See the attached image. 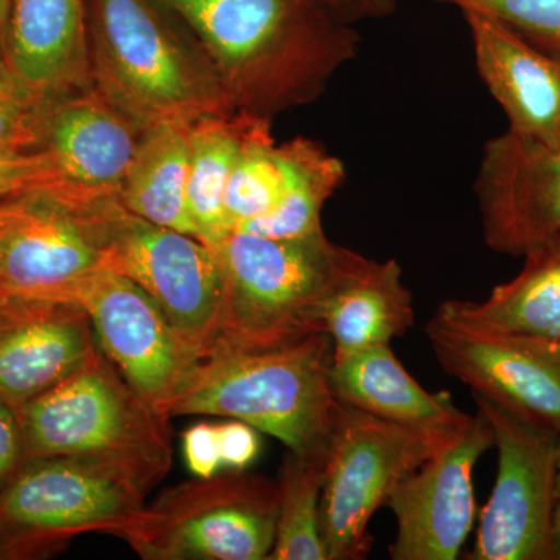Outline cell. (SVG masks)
I'll return each instance as SVG.
<instances>
[{"label":"cell","mask_w":560,"mask_h":560,"mask_svg":"<svg viewBox=\"0 0 560 560\" xmlns=\"http://www.w3.org/2000/svg\"><path fill=\"white\" fill-rule=\"evenodd\" d=\"M88 38L92 88L140 130L234 113L200 44L161 0H88Z\"/></svg>","instance_id":"obj_2"},{"label":"cell","mask_w":560,"mask_h":560,"mask_svg":"<svg viewBox=\"0 0 560 560\" xmlns=\"http://www.w3.org/2000/svg\"><path fill=\"white\" fill-rule=\"evenodd\" d=\"M98 349L80 305L0 298V400L14 410L65 381Z\"/></svg>","instance_id":"obj_17"},{"label":"cell","mask_w":560,"mask_h":560,"mask_svg":"<svg viewBox=\"0 0 560 560\" xmlns=\"http://www.w3.org/2000/svg\"><path fill=\"white\" fill-rule=\"evenodd\" d=\"M18 412L28 458L103 460L150 488L171 470L168 420L125 381L102 349Z\"/></svg>","instance_id":"obj_5"},{"label":"cell","mask_w":560,"mask_h":560,"mask_svg":"<svg viewBox=\"0 0 560 560\" xmlns=\"http://www.w3.org/2000/svg\"><path fill=\"white\" fill-rule=\"evenodd\" d=\"M187 130L164 124L142 132L125 176L120 202L140 219L197 238L187 202Z\"/></svg>","instance_id":"obj_23"},{"label":"cell","mask_w":560,"mask_h":560,"mask_svg":"<svg viewBox=\"0 0 560 560\" xmlns=\"http://www.w3.org/2000/svg\"><path fill=\"white\" fill-rule=\"evenodd\" d=\"M189 28L234 113L312 105L359 55L360 35L318 0H161Z\"/></svg>","instance_id":"obj_1"},{"label":"cell","mask_w":560,"mask_h":560,"mask_svg":"<svg viewBox=\"0 0 560 560\" xmlns=\"http://www.w3.org/2000/svg\"><path fill=\"white\" fill-rule=\"evenodd\" d=\"M560 499V436L558 442V467H556V500Z\"/></svg>","instance_id":"obj_37"},{"label":"cell","mask_w":560,"mask_h":560,"mask_svg":"<svg viewBox=\"0 0 560 560\" xmlns=\"http://www.w3.org/2000/svg\"><path fill=\"white\" fill-rule=\"evenodd\" d=\"M184 456L195 478H210L223 469L215 423L200 422L183 434Z\"/></svg>","instance_id":"obj_33"},{"label":"cell","mask_w":560,"mask_h":560,"mask_svg":"<svg viewBox=\"0 0 560 560\" xmlns=\"http://www.w3.org/2000/svg\"><path fill=\"white\" fill-rule=\"evenodd\" d=\"M270 119L257 117L232 167L224 194L228 230L235 232L278 205L283 175Z\"/></svg>","instance_id":"obj_27"},{"label":"cell","mask_w":560,"mask_h":560,"mask_svg":"<svg viewBox=\"0 0 560 560\" xmlns=\"http://www.w3.org/2000/svg\"><path fill=\"white\" fill-rule=\"evenodd\" d=\"M330 382L340 404L410 429L455 433L470 416L456 407L448 390L422 388L390 345L334 357Z\"/></svg>","instance_id":"obj_20"},{"label":"cell","mask_w":560,"mask_h":560,"mask_svg":"<svg viewBox=\"0 0 560 560\" xmlns=\"http://www.w3.org/2000/svg\"><path fill=\"white\" fill-rule=\"evenodd\" d=\"M425 335L442 370L471 394L560 434V341L470 326L438 311Z\"/></svg>","instance_id":"obj_12"},{"label":"cell","mask_w":560,"mask_h":560,"mask_svg":"<svg viewBox=\"0 0 560 560\" xmlns=\"http://www.w3.org/2000/svg\"><path fill=\"white\" fill-rule=\"evenodd\" d=\"M94 208L47 191L0 200V289L3 296L58 301L101 268Z\"/></svg>","instance_id":"obj_14"},{"label":"cell","mask_w":560,"mask_h":560,"mask_svg":"<svg viewBox=\"0 0 560 560\" xmlns=\"http://www.w3.org/2000/svg\"><path fill=\"white\" fill-rule=\"evenodd\" d=\"M481 13L517 32L534 46L560 57V0H431Z\"/></svg>","instance_id":"obj_28"},{"label":"cell","mask_w":560,"mask_h":560,"mask_svg":"<svg viewBox=\"0 0 560 560\" xmlns=\"http://www.w3.org/2000/svg\"><path fill=\"white\" fill-rule=\"evenodd\" d=\"M2 296H3L2 289H0V298H2Z\"/></svg>","instance_id":"obj_38"},{"label":"cell","mask_w":560,"mask_h":560,"mask_svg":"<svg viewBox=\"0 0 560 560\" xmlns=\"http://www.w3.org/2000/svg\"><path fill=\"white\" fill-rule=\"evenodd\" d=\"M499 452L492 493L480 514L471 560H552L559 433L471 394Z\"/></svg>","instance_id":"obj_10"},{"label":"cell","mask_w":560,"mask_h":560,"mask_svg":"<svg viewBox=\"0 0 560 560\" xmlns=\"http://www.w3.org/2000/svg\"><path fill=\"white\" fill-rule=\"evenodd\" d=\"M217 436L223 469L245 470L259 456L260 441L257 430L242 420L219 423Z\"/></svg>","instance_id":"obj_31"},{"label":"cell","mask_w":560,"mask_h":560,"mask_svg":"<svg viewBox=\"0 0 560 560\" xmlns=\"http://www.w3.org/2000/svg\"><path fill=\"white\" fill-rule=\"evenodd\" d=\"M412 293L396 260L364 259L338 290L327 311L334 357L390 345L415 326Z\"/></svg>","instance_id":"obj_21"},{"label":"cell","mask_w":560,"mask_h":560,"mask_svg":"<svg viewBox=\"0 0 560 560\" xmlns=\"http://www.w3.org/2000/svg\"><path fill=\"white\" fill-rule=\"evenodd\" d=\"M101 268L132 280L176 330L205 353L219 313V254L183 232L158 226L120 201L94 208Z\"/></svg>","instance_id":"obj_9"},{"label":"cell","mask_w":560,"mask_h":560,"mask_svg":"<svg viewBox=\"0 0 560 560\" xmlns=\"http://www.w3.org/2000/svg\"><path fill=\"white\" fill-rule=\"evenodd\" d=\"M493 447V430L480 410L458 433L411 471L386 506L396 517L393 560H455L477 521L474 471Z\"/></svg>","instance_id":"obj_13"},{"label":"cell","mask_w":560,"mask_h":560,"mask_svg":"<svg viewBox=\"0 0 560 560\" xmlns=\"http://www.w3.org/2000/svg\"><path fill=\"white\" fill-rule=\"evenodd\" d=\"M219 254L221 298L208 350L282 348L327 334V311L366 257L326 232L302 238L231 232Z\"/></svg>","instance_id":"obj_3"},{"label":"cell","mask_w":560,"mask_h":560,"mask_svg":"<svg viewBox=\"0 0 560 560\" xmlns=\"http://www.w3.org/2000/svg\"><path fill=\"white\" fill-rule=\"evenodd\" d=\"M318 2L349 24L385 20L397 9V0H318Z\"/></svg>","instance_id":"obj_34"},{"label":"cell","mask_w":560,"mask_h":560,"mask_svg":"<svg viewBox=\"0 0 560 560\" xmlns=\"http://www.w3.org/2000/svg\"><path fill=\"white\" fill-rule=\"evenodd\" d=\"M329 335L265 350H208L168 408L248 423L305 456H326L341 404L330 382Z\"/></svg>","instance_id":"obj_4"},{"label":"cell","mask_w":560,"mask_h":560,"mask_svg":"<svg viewBox=\"0 0 560 560\" xmlns=\"http://www.w3.org/2000/svg\"><path fill=\"white\" fill-rule=\"evenodd\" d=\"M278 481L243 470L180 482L116 536L147 560H265L278 522Z\"/></svg>","instance_id":"obj_6"},{"label":"cell","mask_w":560,"mask_h":560,"mask_svg":"<svg viewBox=\"0 0 560 560\" xmlns=\"http://www.w3.org/2000/svg\"><path fill=\"white\" fill-rule=\"evenodd\" d=\"M90 316L98 348L158 415L167 419L202 352L173 327L149 294L119 272L97 268L60 300Z\"/></svg>","instance_id":"obj_11"},{"label":"cell","mask_w":560,"mask_h":560,"mask_svg":"<svg viewBox=\"0 0 560 560\" xmlns=\"http://www.w3.org/2000/svg\"><path fill=\"white\" fill-rule=\"evenodd\" d=\"M150 489L103 460L28 458L0 492V560L46 558L91 530L116 534Z\"/></svg>","instance_id":"obj_7"},{"label":"cell","mask_w":560,"mask_h":560,"mask_svg":"<svg viewBox=\"0 0 560 560\" xmlns=\"http://www.w3.org/2000/svg\"><path fill=\"white\" fill-rule=\"evenodd\" d=\"M486 245L523 257L560 234V147L504 131L482 149L474 184Z\"/></svg>","instance_id":"obj_15"},{"label":"cell","mask_w":560,"mask_h":560,"mask_svg":"<svg viewBox=\"0 0 560 560\" xmlns=\"http://www.w3.org/2000/svg\"><path fill=\"white\" fill-rule=\"evenodd\" d=\"M11 0H0V62H3L5 54L7 22H9Z\"/></svg>","instance_id":"obj_36"},{"label":"cell","mask_w":560,"mask_h":560,"mask_svg":"<svg viewBox=\"0 0 560 560\" xmlns=\"http://www.w3.org/2000/svg\"><path fill=\"white\" fill-rule=\"evenodd\" d=\"M278 156L283 175L282 197L267 215L235 232L279 241L323 232L320 215L326 202L345 184V164L326 147L302 136L278 143Z\"/></svg>","instance_id":"obj_24"},{"label":"cell","mask_w":560,"mask_h":560,"mask_svg":"<svg viewBox=\"0 0 560 560\" xmlns=\"http://www.w3.org/2000/svg\"><path fill=\"white\" fill-rule=\"evenodd\" d=\"M257 117L230 113L191 125L189 135V202L198 241L217 246L231 234L224 217V194L234 162Z\"/></svg>","instance_id":"obj_25"},{"label":"cell","mask_w":560,"mask_h":560,"mask_svg":"<svg viewBox=\"0 0 560 560\" xmlns=\"http://www.w3.org/2000/svg\"><path fill=\"white\" fill-rule=\"evenodd\" d=\"M20 412L0 400V492L27 463Z\"/></svg>","instance_id":"obj_32"},{"label":"cell","mask_w":560,"mask_h":560,"mask_svg":"<svg viewBox=\"0 0 560 560\" xmlns=\"http://www.w3.org/2000/svg\"><path fill=\"white\" fill-rule=\"evenodd\" d=\"M46 113L28 98L0 62V151L39 150Z\"/></svg>","instance_id":"obj_29"},{"label":"cell","mask_w":560,"mask_h":560,"mask_svg":"<svg viewBox=\"0 0 560 560\" xmlns=\"http://www.w3.org/2000/svg\"><path fill=\"white\" fill-rule=\"evenodd\" d=\"M458 431L410 429L341 404L327 447L320 493L327 560L366 558L372 547L368 528L375 512L386 506L401 480Z\"/></svg>","instance_id":"obj_8"},{"label":"cell","mask_w":560,"mask_h":560,"mask_svg":"<svg viewBox=\"0 0 560 560\" xmlns=\"http://www.w3.org/2000/svg\"><path fill=\"white\" fill-rule=\"evenodd\" d=\"M3 65L44 110L90 90L88 0H11Z\"/></svg>","instance_id":"obj_18"},{"label":"cell","mask_w":560,"mask_h":560,"mask_svg":"<svg viewBox=\"0 0 560 560\" xmlns=\"http://www.w3.org/2000/svg\"><path fill=\"white\" fill-rule=\"evenodd\" d=\"M142 132L94 88L55 103L39 149L54 167L50 195L84 209L120 201Z\"/></svg>","instance_id":"obj_16"},{"label":"cell","mask_w":560,"mask_h":560,"mask_svg":"<svg viewBox=\"0 0 560 560\" xmlns=\"http://www.w3.org/2000/svg\"><path fill=\"white\" fill-rule=\"evenodd\" d=\"M523 259L521 272L485 301H445L438 312L470 326L560 341V234Z\"/></svg>","instance_id":"obj_22"},{"label":"cell","mask_w":560,"mask_h":560,"mask_svg":"<svg viewBox=\"0 0 560 560\" xmlns=\"http://www.w3.org/2000/svg\"><path fill=\"white\" fill-rule=\"evenodd\" d=\"M551 552L552 560H560V499L556 500L551 521Z\"/></svg>","instance_id":"obj_35"},{"label":"cell","mask_w":560,"mask_h":560,"mask_svg":"<svg viewBox=\"0 0 560 560\" xmlns=\"http://www.w3.org/2000/svg\"><path fill=\"white\" fill-rule=\"evenodd\" d=\"M54 190L55 173L46 151H0V200L31 191L54 194Z\"/></svg>","instance_id":"obj_30"},{"label":"cell","mask_w":560,"mask_h":560,"mask_svg":"<svg viewBox=\"0 0 560 560\" xmlns=\"http://www.w3.org/2000/svg\"><path fill=\"white\" fill-rule=\"evenodd\" d=\"M326 456L287 452L278 480L279 506L270 560H327L320 529Z\"/></svg>","instance_id":"obj_26"},{"label":"cell","mask_w":560,"mask_h":560,"mask_svg":"<svg viewBox=\"0 0 560 560\" xmlns=\"http://www.w3.org/2000/svg\"><path fill=\"white\" fill-rule=\"evenodd\" d=\"M466 21L475 66L499 103L508 132L547 147H560V57L541 50L517 32L481 13Z\"/></svg>","instance_id":"obj_19"}]
</instances>
